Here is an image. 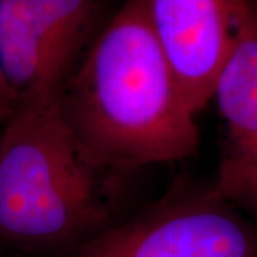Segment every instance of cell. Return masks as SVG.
I'll use <instances>...</instances> for the list:
<instances>
[{"mask_svg":"<svg viewBox=\"0 0 257 257\" xmlns=\"http://www.w3.org/2000/svg\"><path fill=\"white\" fill-rule=\"evenodd\" d=\"M76 145L100 173L184 160L200 135L147 18L128 0L57 96Z\"/></svg>","mask_w":257,"mask_h":257,"instance_id":"1","label":"cell"},{"mask_svg":"<svg viewBox=\"0 0 257 257\" xmlns=\"http://www.w3.org/2000/svg\"><path fill=\"white\" fill-rule=\"evenodd\" d=\"M101 175L76 145L57 97L19 100L0 132V240L67 251L109 227Z\"/></svg>","mask_w":257,"mask_h":257,"instance_id":"2","label":"cell"},{"mask_svg":"<svg viewBox=\"0 0 257 257\" xmlns=\"http://www.w3.org/2000/svg\"><path fill=\"white\" fill-rule=\"evenodd\" d=\"M64 257H257V227L210 189L180 186Z\"/></svg>","mask_w":257,"mask_h":257,"instance_id":"3","label":"cell"},{"mask_svg":"<svg viewBox=\"0 0 257 257\" xmlns=\"http://www.w3.org/2000/svg\"><path fill=\"white\" fill-rule=\"evenodd\" d=\"M150 26L196 114L213 97L221 66L241 23L244 0H145Z\"/></svg>","mask_w":257,"mask_h":257,"instance_id":"4","label":"cell"},{"mask_svg":"<svg viewBox=\"0 0 257 257\" xmlns=\"http://www.w3.org/2000/svg\"><path fill=\"white\" fill-rule=\"evenodd\" d=\"M224 123V150L214 190L257 211V18L241 23L213 89Z\"/></svg>","mask_w":257,"mask_h":257,"instance_id":"5","label":"cell"},{"mask_svg":"<svg viewBox=\"0 0 257 257\" xmlns=\"http://www.w3.org/2000/svg\"><path fill=\"white\" fill-rule=\"evenodd\" d=\"M0 69L18 101L57 97L63 87L32 0H0Z\"/></svg>","mask_w":257,"mask_h":257,"instance_id":"6","label":"cell"},{"mask_svg":"<svg viewBox=\"0 0 257 257\" xmlns=\"http://www.w3.org/2000/svg\"><path fill=\"white\" fill-rule=\"evenodd\" d=\"M37 23L64 79L92 16L93 0H32Z\"/></svg>","mask_w":257,"mask_h":257,"instance_id":"7","label":"cell"},{"mask_svg":"<svg viewBox=\"0 0 257 257\" xmlns=\"http://www.w3.org/2000/svg\"><path fill=\"white\" fill-rule=\"evenodd\" d=\"M18 97L12 92L0 69V123H5L16 109Z\"/></svg>","mask_w":257,"mask_h":257,"instance_id":"8","label":"cell"}]
</instances>
